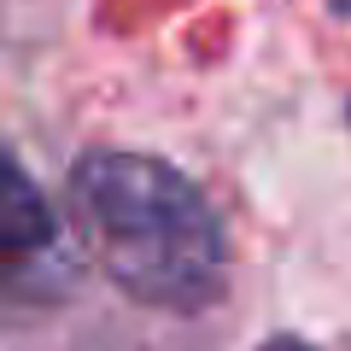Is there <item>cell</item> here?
I'll list each match as a JSON object with an SVG mask.
<instances>
[{"instance_id":"6da1fadb","label":"cell","mask_w":351,"mask_h":351,"mask_svg":"<svg viewBox=\"0 0 351 351\" xmlns=\"http://www.w3.org/2000/svg\"><path fill=\"white\" fill-rule=\"evenodd\" d=\"M71 211L94 263L129 299L152 311H205L223 299V223L176 164L94 147L71 170Z\"/></svg>"},{"instance_id":"7a4b0ae2","label":"cell","mask_w":351,"mask_h":351,"mask_svg":"<svg viewBox=\"0 0 351 351\" xmlns=\"http://www.w3.org/2000/svg\"><path fill=\"white\" fill-rule=\"evenodd\" d=\"M53 234H59V223H53L47 193L0 147V258H41L53 246Z\"/></svg>"},{"instance_id":"3957f363","label":"cell","mask_w":351,"mask_h":351,"mask_svg":"<svg viewBox=\"0 0 351 351\" xmlns=\"http://www.w3.org/2000/svg\"><path fill=\"white\" fill-rule=\"evenodd\" d=\"M258 351H311V346H304L299 334H269V339H263Z\"/></svg>"}]
</instances>
